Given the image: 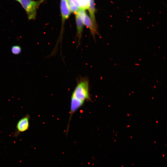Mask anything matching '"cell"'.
Here are the masks:
<instances>
[{
	"mask_svg": "<svg viewBox=\"0 0 167 167\" xmlns=\"http://www.w3.org/2000/svg\"><path fill=\"white\" fill-rule=\"evenodd\" d=\"M89 81L87 78L80 79L72 94L71 97L84 102L91 100Z\"/></svg>",
	"mask_w": 167,
	"mask_h": 167,
	"instance_id": "1",
	"label": "cell"
},
{
	"mask_svg": "<svg viewBox=\"0 0 167 167\" xmlns=\"http://www.w3.org/2000/svg\"><path fill=\"white\" fill-rule=\"evenodd\" d=\"M44 0H20L19 2L25 11L29 21L35 20L37 11Z\"/></svg>",
	"mask_w": 167,
	"mask_h": 167,
	"instance_id": "2",
	"label": "cell"
},
{
	"mask_svg": "<svg viewBox=\"0 0 167 167\" xmlns=\"http://www.w3.org/2000/svg\"><path fill=\"white\" fill-rule=\"evenodd\" d=\"M30 116L26 114L20 118L17 122L13 136L17 137L21 133L25 132L29 128Z\"/></svg>",
	"mask_w": 167,
	"mask_h": 167,
	"instance_id": "3",
	"label": "cell"
},
{
	"mask_svg": "<svg viewBox=\"0 0 167 167\" xmlns=\"http://www.w3.org/2000/svg\"><path fill=\"white\" fill-rule=\"evenodd\" d=\"M60 10L62 25L59 36L62 38L63 37L65 23V21L69 18L71 13L69 7L67 0H61Z\"/></svg>",
	"mask_w": 167,
	"mask_h": 167,
	"instance_id": "4",
	"label": "cell"
},
{
	"mask_svg": "<svg viewBox=\"0 0 167 167\" xmlns=\"http://www.w3.org/2000/svg\"><path fill=\"white\" fill-rule=\"evenodd\" d=\"M75 19L76 28V35L78 39V44H79L84 25L83 20L77 13L76 14Z\"/></svg>",
	"mask_w": 167,
	"mask_h": 167,
	"instance_id": "5",
	"label": "cell"
},
{
	"mask_svg": "<svg viewBox=\"0 0 167 167\" xmlns=\"http://www.w3.org/2000/svg\"><path fill=\"white\" fill-rule=\"evenodd\" d=\"M83 23L84 25L89 29L94 38L95 35L97 33V27L94 25L90 17L87 14L84 19Z\"/></svg>",
	"mask_w": 167,
	"mask_h": 167,
	"instance_id": "6",
	"label": "cell"
},
{
	"mask_svg": "<svg viewBox=\"0 0 167 167\" xmlns=\"http://www.w3.org/2000/svg\"><path fill=\"white\" fill-rule=\"evenodd\" d=\"M88 10L91 19L94 25L97 27L95 15L96 9L94 0H89V6Z\"/></svg>",
	"mask_w": 167,
	"mask_h": 167,
	"instance_id": "7",
	"label": "cell"
},
{
	"mask_svg": "<svg viewBox=\"0 0 167 167\" xmlns=\"http://www.w3.org/2000/svg\"><path fill=\"white\" fill-rule=\"evenodd\" d=\"M11 53L14 55H18L21 53V47L19 45H14L11 47Z\"/></svg>",
	"mask_w": 167,
	"mask_h": 167,
	"instance_id": "8",
	"label": "cell"
},
{
	"mask_svg": "<svg viewBox=\"0 0 167 167\" xmlns=\"http://www.w3.org/2000/svg\"><path fill=\"white\" fill-rule=\"evenodd\" d=\"M67 1L69 7L71 12L76 14L80 9L70 0H67Z\"/></svg>",
	"mask_w": 167,
	"mask_h": 167,
	"instance_id": "9",
	"label": "cell"
},
{
	"mask_svg": "<svg viewBox=\"0 0 167 167\" xmlns=\"http://www.w3.org/2000/svg\"><path fill=\"white\" fill-rule=\"evenodd\" d=\"M80 9L84 10L88 9L89 6V0H79Z\"/></svg>",
	"mask_w": 167,
	"mask_h": 167,
	"instance_id": "10",
	"label": "cell"
},
{
	"mask_svg": "<svg viewBox=\"0 0 167 167\" xmlns=\"http://www.w3.org/2000/svg\"><path fill=\"white\" fill-rule=\"evenodd\" d=\"M70 0L80 9V6H79V0Z\"/></svg>",
	"mask_w": 167,
	"mask_h": 167,
	"instance_id": "11",
	"label": "cell"
},
{
	"mask_svg": "<svg viewBox=\"0 0 167 167\" xmlns=\"http://www.w3.org/2000/svg\"><path fill=\"white\" fill-rule=\"evenodd\" d=\"M15 0L19 2L20 0Z\"/></svg>",
	"mask_w": 167,
	"mask_h": 167,
	"instance_id": "12",
	"label": "cell"
}]
</instances>
